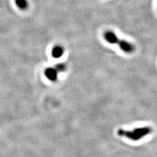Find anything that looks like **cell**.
Segmentation results:
<instances>
[{"mask_svg":"<svg viewBox=\"0 0 157 157\" xmlns=\"http://www.w3.org/2000/svg\"><path fill=\"white\" fill-rule=\"evenodd\" d=\"M64 53V49L60 45H56L52 48V56L55 58H60Z\"/></svg>","mask_w":157,"mask_h":157,"instance_id":"5","label":"cell"},{"mask_svg":"<svg viewBox=\"0 0 157 157\" xmlns=\"http://www.w3.org/2000/svg\"><path fill=\"white\" fill-rule=\"evenodd\" d=\"M104 39L105 41L110 44H117L118 41H119V38L117 37L116 34L113 31H106L104 33Z\"/></svg>","mask_w":157,"mask_h":157,"instance_id":"3","label":"cell"},{"mask_svg":"<svg viewBox=\"0 0 157 157\" xmlns=\"http://www.w3.org/2000/svg\"><path fill=\"white\" fill-rule=\"evenodd\" d=\"M152 132V128L149 126H144L134 128L132 130H125L119 129L118 130V134L120 136H123L132 141L140 140Z\"/></svg>","mask_w":157,"mask_h":157,"instance_id":"1","label":"cell"},{"mask_svg":"<svg viewBox=\"0 0 157 157\" xmlns=\"http://www.w3.org/2000/svg\"><path fill=\"white\" fill-rule=\"evenodd\" d=\"M117 45L122 51L127 54H131L135 51V47L133 44L123 39H119Z\"/></svg>","mask_w":157,"mask_h":157,"instance_id":"2","label":"cell"},{"mask_svg":"<svg viewBox=\"0 0 157 157\" xmlns=\"http://www.w3.org/2000/svg\"><path fill=\"white\" fill-rule=\"evenodd\" d=\"M15 3L18 8L21 9H26L28 8V3L27 0H15Z\"/></svg>","mask_w":157,"mask_h":157,"instance_id":"6","label":"cell"},{"mask_svg":"<svg viewBox=\"0 0 157 157\" xmlns=\"http://www.w3.org/2000/svg\"><path fill=\"white\" fill-rule=\"evenodd\" d=\"M55 69L57 70L58 72H63L66 70L67 66L65 63H58Z\"/></svg>","mask_w":157,"mask_h":157,"instance_id":"7","label":"cell"},{"mask_svg":"<svg viewBox=\"0 0 157 157\" xmlns=\"http://www.w3.org/2000/svg\"><path fill=\"white\" fill-rule=\"evenodd\" d=\"M58 72L55 68L48 67L45 71V75L48 80L51 81H55L57 80Z\"/></svg>","mask_w":157,"mask_h":157,"instance_id":"4","label":"cell"}]
</instances>
